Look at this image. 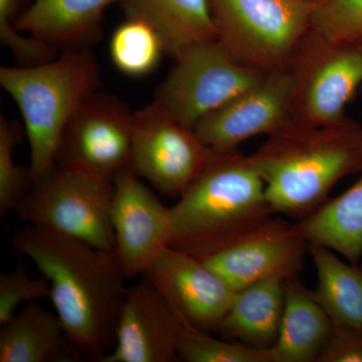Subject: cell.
<instances>
[{"mask_svg":"<svg viewBox=\"0 0 362 362\" xmlns=\"http://www.w3.org/2000/svg\"><path fill=\"white\" fill-rule=\"evenodd\" d=\"M13 247L49 281V299L71 344L86 361L102 362L115 345L127 291L115 257L30 225L13 235Z\"/></svg>","mask_w":362,"mask_h":362,"instance_id":"obj_1","label":"cell"},{"mask_svg":"<svg viewBox=\"0 0 362 362\" xmlns=\"http://www.w3.org/2000/svg\"><path fill=\"white\" fill-rule=\"evenodd\" d=\"M274 214L302 220L343 178L362 173V125L347 117L325 126L290 121L249 156Z\"/></svg>","mask_w":362,"mask_h":362,"instance_id":"obj_2","label":"cell"},{"mask_svg":"<svg viewBox=\"0 0 362 362\" xmlns=\"http://www.w3.org/2000/svg\"><path fill=\"white\" fill-rule=\"evenodd\" d=\"M170 211L168 246L201 259L232 246L274 214L265 183L239 150H209L204 168Z\"/></svg>","mask_w":362,"mask_h":362,"instance_id":"obj_3","label":"cell"},{"mask_svg":"<svg viewBox=\"0 0 362 362\" xmlns=\"http://www.w3.org/2000/svg\"><path fill=\"white\" fill-rule=\"evenodd\" d=\"M0 85L23 115L35 182L56 163L66 124L101 87L96 57L86 47L63 52L40 65L1 66Z\"/></svg>","mask_w":362,"mask_h":362,"instance_id":"obj_4","label":"cell"},{"mask_svg":"<svg viewBox=\"0 0 362 362\" xmlns=\"http://www.w3.org/2000/svg\"><path fill=\"white\" fill-rule=\"evenodd\" d=\"M30 185L16 209L20 220L115 257L114 183L54 163Z\"/></svg>","mask_w":362,"mask_h":362,"instance_id":"obj_5","label":"cell"},{"mask_svg":"<svg viewBox=\"0 0 362 362\" xmlns=\"http://www.w3.org/2000/svg\"><path fill=\"white\" fill-rule=\"evenodd\" d=\"M218 40L256 70H286L299 40L310 28L315 4L305 0H206Z\"/></svg>","mask_w":362,"mask_h":362,"instance_id":"obj_6","label":"cell"},{"mask_svg":"<svg viewBox=\"0 0 362 362\" xmlns=\"http://www.w3.org/2000/svg\"><path fill=\"white\" fill-rule=\"evenodd\" d=\"M287 71L291 121L332 125L347 118V106L361 89L362 51L310 28L295 47Z\"/></svg>","mask_w":362,"mask_h":362,"instance_id":"obj_7","label":"cell"},{"mask_svg":"<svg viewBox=\"0 0 362 362\" xmlns=\"http://www.w3.org/2000/svg\"><path fill=\"white\" fill-rule=\"evenodd\" d=\"M175 59V66L157 88L153 102L190 129L268 74L243 65L218 40L188 45Z\"/></svg>","mask_w":362,"mask_h":362,"instance_id":"obj_8","label":"cell"},{"mask_svg":"<svg viewBox=\"0 0 362 362\" xmlns=\"http://www.w3.org/2000/svg\"><path fill=\"white\" fill-rule=\"evenodd\" d=\"M134 120L120 98L98 90L66 124L56 164L114 183L130 169Z\"/></svg>","mask_w":362,"mask_h":362,"instance_id":"obj_9","label":"cell"},{"mask_svg":"<svg viewBox=\"0 0 362 362\" xmlns=\"http://www.w3.org/2000/svg\"><path fill=\"white\" fill-rule=\"evenodd\" d=\"M209 153L194 129L156 102L135 112L130 170L160 194L180 199L204 168Z\"/></svg>","mask_w":362,"mask_h":362,"instance_id":"obj_10","label":"cell"},{"mask_svg":"<svg viewBox=\"0 0 362 362\" xmlns=\"http://www.w3.org/2000/svg\"><path fill=\"white\" fill-rule=\"evenodd\" d=\"M142 277L166 298L185 324L218 333L237 291L202 259L165 246L150 261Z\"/></svg>","mask_w":362,"mask_h":362,"instance_id":"obj_11","label":"cell"},{"mask_svg":"<svg viewBox=\"0 0 362 362\" xmlns=\"http://www.w3.org/2000/svg\"><path fill=\"white\" fill-rule=\"evenodd\" d=\"M308 244L294 223L270 218L221 251L202 259L235 291L247 286L294 280L303 269Z\"/></svg>","mask_w":362,"mask_h":362,"instance_id":"obj_12","label":"cell"},{"mask_svg":"<svg viewBox=\"0 0 362 362\" xmlns=\"http://www.w3.org/2000/svg\"><path fill=\"white\" fill-rule=\"evenodd\" d=\"M115 258L126 279L144 274L171 235L170 207H166L130 169L114 181L111 211Z\"/></svg>","mask_w":362,"mask_h":362,"instance_id":"obj_13","label":"cell"},{"mask_svg":"<svg viewBox=\"0 0 362 362\" xmlns=\"http://www.w3.org/2000/svg\"><path fill=\"white\" fill-rule=\"evenodd\" d=\"M289 94L287 69L268 73L259 84L204 116L195 134L211 151H238L252 137L273 134L291 121Z\"/></svg>","mask_w":362,"mask_h":362,"instance_id":"obj_14","label":"cell"},{"mask_svg":"<svg viewBox=\"0 0 362 362\" xmlns=\"http://www.w3.org/2000/svg\"><path fill=\"white\" fill-rule=\"evenodd\" d=\"M183 319L149 281L128 287L113 349L102 362H175Z\"/></svg>","mask_w":362,"mask_h":362,"instance_id":"obj_15","label":"cell"},{"mask_svg":"<svg viewBox=\"0 0 362 362\" xmlns=\"http://www.w3.org/2000/svg\"><path fill=\"white\" fill-rule=\"evenodd\" d=\"M126 0H35L13 28L63 52L90 47L102 35L105 9Z\"/></svg>","mask_w":362,"mask_h":362,"instance_id":"obj_16","label":"cell"},{"mask_svg":"<svg viewBox=\"0 0 362 362\" xmlns=\"http://www.w3.org/2000/svg\"><path fill=\"white\" fill-rule=\"evenodd\" d=\"M0 330V362H73L85 357L71 344L56 312L23 305Z\"/></svg>","mask_w":362,"mask_h":362,"instance_id":"obj_17","label":"cell"},{"mask_svg":"<svg viewBox=\"0 0 362 362\" xmlns=\"http://www.w3.org/2000/svg\"><path fill=\"white\" fill-rule=\"evenodd\" d=\"M333 322L313 293L297 279L285 282V305L274 362H314L329 341Z\"/></svg>","mask_w":362,"mask_h":362,"instance_id":"obj_18","label":"cell"},{"mask_svg":"<svg viewBox=\"0 0 362 362\" xmlns=\"http://www.w3.org/2000/svg\"><path fill=\"white\" fill-rule=\"evenodd\" d=\"M285 305V283L269 280L237 292L218 333L255 349L276 344Z\"/></svg>","mask_w":362,"mask_h":362,"instance_id":"obj_19","label":"cell"},{"mask_svg":"<svg viewBox=\"0 0 362 362\" xmlns=\"http://www.w3.org/2000/svg\"><path fill=\"white\" fill-rule=\"evenodd\" d=\"M308 245H318L341 255L349 263L362 259V175L335 199L294 223Z\"/></svg>","mask_w":362,"mask_h":362,"instance_id":"obj_20","label":"cell"},{"mask_svg":"<svg viewBox=\"0 0 362 362\" xmlns=\"http://www.w3.org/2000/svg\"><path fill=\"white\" fill-rule=\"evenodd\" d=\"M121 4L126 16L156 26L171 58L188 45L218 40L206 0H126Z\"/></svg>","mask_w":362,"mask_h":362,"instance_id":"obj_21","label":"cell"},{"mask_svg":"<svg viewBox=\"0 0 362 362\" xmlns=\"http://www.w3.org/2000/svg\"><path fill=\"white\" fill-rule=\"evenodd\" d=\"M317 274L312 291L333 324L362 330V265L345 263L332 250L308 245Z\"/></svg>","mask_w":362,"mask_h":362,"instance_id":"obj_22","label":"cell"},{"mask_svg":"<svg viewBox=\"0 0 362 362\" xmlns=\"http://www.w3.org/2000/svg\"><path fill=\"white\" fill-rule=\"evenodd\" d=\"M165 45L156 26L138 16H126L110 40V56L119 71L143 77L156 70Z\"/></svg>","mask_w":362,"mask_h":362,"instance_id":"obj_23","label":"cell"},{"mask_svg":"<svg viewBox=\"0 0 362 362\" xmlns=\"http://www.w3.org/2000/svg\"><path fill=\"white\" fill-rule=\"evenodd\" d=\"M187 362H274L272 349H255L243 343L216 338L211 333L187 326L178 349Z\"/></svg>","mask_w":362,"mask_h":362,"instance_id":"obj_24","label":"cell"},{"mask_svg":"<svg viewBox=\"0 0 362 362\" xmlns=\"http://www.w3.org/2000/svg\"><path fill=\"white\" fill-rule=\"evenodd\" d=\"M23 138L20 125L0 117V216L16 211L32 185L30 170L14 162L13 152Z\"/></svg>","mask_w":362,"mask_h":362,"instance_id":"obj_25","label":"cell"},{"mask_svg":"<svg viewBox=\"0 0 362 362\" xmlns=\"http://www.w3.org/2000/svg\"><path fill=\"white\" fill-rule=\"evenodd\" d=\"M328 39L356 44L362 37V0H323L314 6L311 26Z\"/></svg>","mask_w":362,"mask_h":362,"instance_id":"obj_26","label":"cell"},{"mask_svg":"<svg viewBox=\"0 0 362 362\" xmlns=\"http://www.w3.org/2000/svg\"><path fill=\"white\" fill-rule=\"evenodd\" d=\"M51 288L47 279L32 278L23 264L16 270L0 275V325L18 311L21 304L49 298Z\"/></svg>","mask_w":362,"mask_h":362,"instance_id":"obj_27","label":"cell"},{"mask_svg":"<svg viewBox=\"0 0 362 362\" xmlns=\"http://www.w3.org/2000/svg\"><path fill=\"white\" fill-rule=\"evenodd\" d=\"M318 362H362V330L333 324L332 334Z\"/></svg>","mask_w":362,"mask_h":362,"instance_id":"obj_28","label":"cell"},{"mask_svg":"<svg viewBox=\"0 0 362 362\" xmlns=\"http://www.w3.org/2000/svg\"><path fill=\"white\" fill-rule=\"evenodd\" d=\"M21 0H0V42L4 47L13 49L23 42V35L14 30V16L18 11Z\"/></svg>","mask_w":362,"mask_h":362,"instance_id":"obj_29","label":"cell"},{"mask_svg":"<svg viewBox=\"0 0 362 362\" xmlns=\"http://www.w3.org/2000/svg\"><path fill=\"white\" fill-rule=\"evenodd\" d=\"M356 45H357V47H359V49H361L362 51V37L361 40H357V42H356ZM361 95H362V87H361Z\"/></svg>","mask_w":362,"mask_h":362,"instance_id":"obj_30","label":"cell"},{"mask_svg":"<svg viewBox=\"0 0 362 362\" xmlns=\"http://www.w3.org/2000/svg\"><path fill=\"white\" fill-rule=\"evenodd\" d=\"M305 1L310 2V4H317L319 2L323 1V0H305Z\"/></svg>","mask_w":362,"mask_h":362,"instance_id":"obj_31","label":"cell"}]
</instances>
